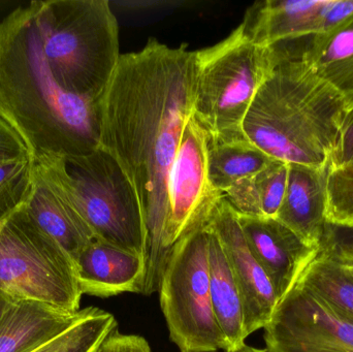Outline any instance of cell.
Segmentation results:
<instances>
[{
  "label": "cell",
  "mask_w": 353,
  "mask_h": 352,
  "mask_svg": "<svg viewBox=\"0 0 353 352\" xmlns=\"http://www.w3.org/2000/svg\"><path fill=\"white\" fill-rule=\"evenodd\" d=\"M70 194L95 239L146 258V231L138 196L118 161L101 146L64 158Z\"/></svg>",
  "instance_id": "obj_8"
},
{
  "label": "cell",
  "mask_w": 353,
  "mask_h": 352,
  "mask_svg": "<svg viewBox=\"0 0 353 352\" xmlns=\"http://www.w3.org/2000/svg\"><path fill=\"white\" fill-rule=\"evenodd\" d=\"M332 310L353 324V276L341 262L319 250L299 278Z\"/></svg>",
  "instance_id": "obj_22"
},
{
  "label": "cell",
  "mask_w": 353,
  "mask_h": 352,
  "mask_svg": "<svg viewBox=\"0 0 353 352\" xmlns=\"http://www.w3.org/2000/svg\"><path fill=\"white\" fill-rule=\"evenodd\" d=\"M352 16L353 0H327L323 8L319 34L333 30Z\"/></svg>",
  "instance_id": "obj_30"
},
{
  "label": "cell",
  "mask_w": 353,
  "mask_h": 352,
  "mask_svg": "<svg viewBox=\"0 0 353 352\" xmlns=\"http://www.w3.org/2000/svg\"><path fill=\"white\" fill-rule=\"evenodd\" d=\"M208 222L183 235L172 248L159 287L171 340L181 352L224 351L210 293Z\"/></svg>",
  "instance_id": "obj_7"
},
{
  "label": "cell",
  "mask_w": 353,
  "mask_h": 352,
  "mask_svg": "<svg viewBox=\"0 0 353 352\" xmlns=\"http://www.w3.org/2000/svg\"><path fill=\"white\" fill-rule=\"evenodd\" d=\"M321 251L334 258H353V227L325 223Z\"/></svg>",
  "instance_id": "obj_26"
},
{
  "label": "cell",
  "mask_w": 353,
  "mask_h": 352,
  "mask_svg": "<svg viewBox=\"0 0 353 352\" xmlns=\"http://www.w3.org/2000/svg\"><path fill=\"white\" fill-rule=\"evenodd\" d=\"M93 352H152L146 339L113 331Z\"/></svg>",
  "instance_id": "obj_28"
},
{
  "label": "cell",
  "mask_w": 353,
  "mask_h": 352,
  "mask_svg": "<svg viewBox=\"0 0 353 352\" xmlns=\"http://www.w3.org/2000/svg\"><path fill=\"white\" fill-rule=\"evenodd\" d=\"M0 117L31 159L84 156L99 147V101L68 92L54 78L34 1L0 22Z\"/></svg>",
  "instance_id": "obj_2"
},
{
  "label": "cell",
  "mask_w": 353,
  "mask_h": 352,
  "mask_svg": "<svg viewBox=\"0 0 353 352\" xmlns=\"http://www.w3.org/2000/svg\"><path fill=\"white\" fill-rule=\"evenodd\" d=\"M329 167L288 165L285 196L276 216L308 245L319 249L327 223Z\"/></svg>",
  "instance_id": "obj_16"
},
{
  "label": "cell",
  "mask_w": 353,
  "mask_h": 352,
  "mask_svg": "<svg viewBox=\"0 0 353 352\" xmlns=\"http://www.w3.org/2000/svg\"><path fill=\"white\" fill-rule=\"evenodd\" d=\"M12 302V300L8 299V298L4 297L2 293H0V320H1L2 316H3L6 308L8 307V305H10Z\"/></svg>",
  "instance_id": "obj_31"
},
{
  "label": "cell",
  "mask_w": 353,
  "mask_h": 352,
  "mask_svg": "<svg viewBox=\"0 0 353 352\" xmlns=\"http://www.w3.org/2000/svg\"><path fill=\"white\" fill-rule=\"evenodd\" d=\"M0 293L64 313L80 311L83 293L74 260L31 218L25 205L0 219Z\"/></svg>",
  "instance_id": "obj_6"
},
{
  "label": "cell",
  "mask_w": 353,
  "mask_h": 352,
  "mask_svg": "<svg viewBox=\"0 0 353 352\" xmlns=\"http://www.w3.org/2000/svg\"><path fill=\"white\" fill-rule=\"evenodd\" d=\"M92 309L70 314L33 302L12 301L0 320V352L31 351L74 326Z\"/></svg>",
  "instance_id": "obj_18"
},
{
  "label": "cell",
  "mask_w": 353,
  "mask_h": 352,
  "mask_svg": "<svg viewBox=\"0 0 353 352\" xmlns=\"http://www.w3.org/2000/svg\"><path fill=\"white\" fill-rule=\"evenodd\" d=\"M236 352H268L265 351V349H254V347H250L247 346V345H245L244 347H243L242 349H240V351Z\"/></svg>",
  "instance_id": "obj_33"
},
{
  "label": "cell",
  "mask_w": 353,
  "mask_h": 352,
  "mask_svg": "<svg viewBox=\"0 0 353 352\" xmlns=\"http://www.w3.org/2000/svg\"><path fill=\"white\" fill-rule=\"evenodd\" d=\"M272 48L276 64L245 118V138L275 161L329 167L347 103L302 59Z\"/></svg>",
  "instance_id": "obj_3"
},
{
  "label": "cell",
  "mask_w": 353,
  "mask_h": 352,
  "mask_svg": "<svg viewBox=\"0 0 353 352\" xmlns=\"http://www.w3.org/2000/svg\"><path fill=\"white\" fill-rule=\"evenodd\" d=\"M209 225L223 248L242 299L246 336L263 329L271 320L278 298L271 280L253 256L239 223L236 211L222 196Z\"/></svg>",
  "instance_id": "obj_12"
},
{
  "label": "cell",
  "mask_w": 353,
  "mask_h": 352,
  "mask_svg": "<svg viewBox=\"0 0 353 352\" xmlns=\"http://www.w3.org/2000/svg\"><path fill=\"white\" fill-rule=\"evenodd\" d=\"M277 45L285 55L302 59L343 96L348 111L353 110V16L329 32Z\"/></svg>",
  "instance_id": "obj_15"
},
{
  "label": "cell",
  "mask_w": 353,
  "mask_h": 352,
  "mask_svg": "<svg viewBox=\"0 0 353 352\" xmlns=\"http://www.w3.org/2000/svg\"><path fill=\"white\" fill-rule=\"evenodd\" d=\"M236 215L247 244L267 273L279 302L321 249L308 245L276 218Z\"/></svg>",
  "instance_id": "obj_13"
},
{
  "label": "cell",
  "mask_w": 353,
  "mask_h": 352,
  "mask_svg": "<svg viewBox=\"0 0 353 352\" xmlns=\"http://www.w3.org/2000/svg\"><path fill=\"white\" fill-rule=\"evenodd\" d=\"M74 262L83 295L108 298L143 293L146 258L140 254L94 240Z\"/></svg>",
  "instance_id": "obj_14"
},
{
  "label": "cell",
  "mask_w": 353,
  "mask_h": 352,
  "mask_svg": "<svg viewBox=\"0 0 353 352\" xmlns=\"http://www.w3.org/2000/svg\"><path fill=\"white\" fill-rule=\"evenodd\" d=\"M327 0H267L251 6L243 26L255 43L273 47L319 34Z\"/></svg>",
  "instance_id": "obj_17"
},
{
  "label": "cell",
  "mask_w": 353,
  "mask_h": 352,
  "mask_svg": "<svg viewBox=\"0 0 353 352\" xmlns=\"http://www.w3.org/2000/svg\"><path fill=\"white\" fill-rule=\"evenodd\" d=\"M115 329L117 322L111 313L93 307L74 326L29 352H93Z\"/></svg>",
  "instance_id": "obj_23"
},
{
  "label": "cell",
  "mask_w": 353,
  "mask_h": 352,
  "mask_svg": "<svg viewBox=\"0 0 353 352\" xmlns=\"http://www.w3.org/2000/svg\"><path fill=\"white\" fill-rule=\"evenodd\" d=\"M353 161V110L346 116L335 150L330 161V169H338Z\"/></svg>",
  "instance_id": "obj_29"
},
{
  "label": "cell",
  "mask_w": 353,
  "mask_h": 352,
  "mask_svg": "<svg viewBox=\"0 0 353 352\" xmlns=\"http://www.w3.org/2000/svg\"><path fill=\"white\" fill-rule=\"evenodd\" d=\"M30 157L0 163V219L26 204L32 186Z\"/></svg>",
  "instance_id": "obj_24"
},
{
  "label": "cell",
  "mask_w": 353,
  "mask_h": 352,
  "mask_svg": "<svg viewBox=\"0 0 353 352\" xmlns=\"http://www.w3.org/2000/svg\"><path fill=\"white\" fill-rule=\"evenodd\" d=\"M31 161L32 186L25 209L37 225L74 260L97 239L70 194L64 158L45 155Z\"/></svg>",
  "instance_id": "obj_11"
},
{
  "label": "cell",
  "mask_w": 353,
  "mask_h": 352,
  "mask_svg": "<svg viewBox=\"0 0 353 352\" xmlns=\"http://www.w3.org/2000/svg\"><path fill=\"white\" fill-rule=\"evenodd\" d=\"M327 221L353 227V161L338 169L329 167Z\"/></svg>",
  "instance_id": "obj_25"
},
{
  "label": "cell",
  "mask_w": 353,
  "mask_h": 352,
  "mask_svg": "<svg viewBox=\"0 0 353 352\" xmlns=\"http://www.w3.org/2000/svg\"><path fill=\"white\" fill-rule=\"evenodd\" d=\"M275 159L248 141L209 144L208 171L213 187L223 194L234 184L255 175L273 163Z\"/></svg>",
  "instance_id": "obj_21"
},
{
  "label": "cell",
  "mask_w": 353,
  "mask_h": 352,
  "mask_svg": "<svg viewBox=\"0 0 353 352\" xmlns=\"http://www.w3.org/2000/svg\"><path fill=\"white\" fill-rule=\"evenodd\" d=\"M268 352H353V324L296 281L265 328Z\"/></svg>",
  "instance_id": "obj_9"
},
{
  "label": "cell",
  "mask_w": 353,
  "mask_h": 352,
  "mask_svg": "<svg viewBox=\"0 0 353 352\" xmlns=\"http://www.w3.org/2000/svg\"><path fill=\"white\" fill-rule=\"evenodd\" d=\"M196 53L193 118L205 130L209 144L246 141L243 124L275 66V51L255 43L241 23L225 39Z\"/></svg>",
  "instance_id": "obj_5"
},
{
  "label": "cell",
  "mask_w": 353,
  "mask_h": 352,
  "mask_svg": "<svg viewBox=\"0 0 353 352\" xmlns=\"http://www.w3.org/2000/svg\"><path fill=\"white\" fill-rule=\"evenodd\" d=\"M208 229V262L212 307L225 343L224 351L236 352L246 345L242 299L230 262L217 235L210 227L209 221Z\"/></svg>",
  "instance_id": "obj_19"
},
{
  "label": "cell",
  "mask_w": 353,
  "mask_h": 352,
  "mask_svg": "<svg viewBox=\"0 0 353 352\" xmlns=\"http://www.w3.org/2000/svg\"><path fill=\"white\" fill-rule=\"evenodd\" d=\"M43 53L58 84L101 101L119 63V26L108 0L34 1Z\"/></svg>",
  "instance_id": "obj_4"
},
{
  "label": "cell",
  "mask_w": 353,
  "mask_h": 352,
  "mask_svg": "<svg viewBox=\"0 0 353 352\" xmlns=\"http://www.w3.org/2000/svg\"><path fill=\"white\" fill-rule=\"evenodd\" d=\"M30 157L21 136L0 117V163Z\"/></svg>",
  "instance_id": "obj_27"
},
{
  "label": "cell",
  "mask_w": 353,
  "mask_h": 352,
  "mask_svg": "<svg viewBox=\"0 0 353 352\" xmlns=\"http://www.w3.org/2000/svg\"><path fill=\"white\" fill-rule=\"evenodd\" d=\"M327 256H329V254H327ZM335 258L338 260V262H341V264L343 265L344 268H345L346 270H347L348 272H350V274H352L353 276V258Z\"/></svg>",
  "instance_id": "obj_32"
},
{
  "label": "cell",
  "mask_w": 353,
  "mask_h": 352,
  "mask_svg": "<svg viewBox=\"0 0 353 352\" xmlns=\"http://www.w3.org/2000/svg\"><path fill=\"white\" fill-rule=\"evenodd\" d=\"M288 179V163L275 161L263 171L234 184L223 198L236 214L276 218L285 196Z\"/></svg>",
  "instance_id": "obj_20"
},
{
  "label": "cell",
  "mask_w": 353,
  "mask_h": 352,
  "mask_svg": "<svg viewBox=\"0 0 353 352\" xmlns=\"http://www.w3.org/2000/svg\"><path fill=\"white\" fill-rule=\"evenodd\" d=\"M208 151L209 138L192 116L170 175L167 241L171 248L183 235L207 223L223 196L210 181Z\"/></svg>",
  "instance_id": "obj_10"
},
{
  "label": "cell",
  "mask_w": 353,
  "mask_h": 352,
  "mask_svg": "<svg viewBox=\"0 0 353 352\" xmlns=\"http://www.w3.org/2000/svg\"><path fill=\"white\" fill-rule=\"evenodd\" d=\"M197 53L152 39L122 54L99 101V146L123 169L140 203L146 231L143 295L159 291L168 245L169 180L185 126L193 116Z\"/></svg>",
  "instance_id": "obj_1"
}]
</instances>
